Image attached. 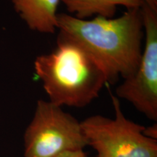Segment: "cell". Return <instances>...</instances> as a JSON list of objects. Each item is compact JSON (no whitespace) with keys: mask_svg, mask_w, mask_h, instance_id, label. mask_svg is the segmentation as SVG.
Returning <instances> with one entry per match:
<instances>
[{"mask_svg":"<svg viewBox=\"0 0 157 157\" xmlns=\"http://www.w3.org/2000/svg\"><path fill=\"white\" fill-rule=\"evenodd\" d=\"M140 7L111 18L82 20L58 13V36L83 47L105 70L109 84H115L120 76L124 79L132 75L140 62L144 39Z\"/></svg>","mask_w":157,"mask_h":157,"instance_id":"cell-1","label":"cell"},{"mask_svg":"<svg viewBox=\"0 0 157 157\" xmlns=\"http://www.w3.org/2000/svg\"><path fill=\"white\" fill-rule=\"evenodd\" d=\"M34 68L49 101L60 107L87 106L109 84L105 70L93 56L61 36L53 50L36 57Z\"/></svg>","mask_w":157,"mask_h":157,"instance_id":"cell-2","label":"cell"},{"mask_svg":"<svg viewBox=\"0 0 157 157\" xmlns=\"http://www.w3.org/2000/svg\"><path fill=\"white\" fill-rule=\"evenodd\" d=\"M114 119L93 115L81 121L97 157H157V140L143 134L145 127L127 119L117 96L111 95Z\"/></svg>","mask_w":157,"mask_h":157,"instance_id":"cell-3","label":"cell"},{"mask_svg":"<svg viewBox=\"0 0 157 157\" xmlns=\"http://www.w3.org/2000/svg\"><path fill=\"white\" fill-rule=\"evenodd\" d=\"M23 140L24 157H55L88 146L81 121L62 107L44 100L37 101Z\"/></svg>","mask_w":157,"mask_h":157,"instance_id":"cell-4","label":"cell"},{"mask_svg":"<svg viewBox=\"0 0 157 157\" xmlns=\"http://www.w3.org/2000/svg\"><path fill=\"white\" fill-rule=\"evenodd\" d=\"M144 45L135 72L116 89L118 98L126 100L151 120L157 121V12L143 3L140 7Z\"/></svg>","mask_w":157,"mask_h":157,"instance_id":"cell-5","label":"cell"},{"mask_svg":"<svg viewBox=\"0 0 157 157\" xmlns=\"http://www.w3.org/2000/svg\"><path fill=\"white\" fill-rule=\"evenodd\" d=\"M15 10L31 30L52 34L58 30L60 0H12Z\"/></svg>","mask_w":157,"mask_h":157,"instance_id":"cell-6","label":"cell"},{"mask_svg":"<svg viewBox=\"0 0 157 157\" xmlns=\"http://www.w3.org/2000/svg\"><path fill=\"white\" fill-rule=\"evenodd\" d=\"M72 16L86 20L91 17H114L119 6L126 9L140 7L141 0H60Z\"/></svg>","mask_w":157,"mask_h":157,"instance_id":"cell-7","label":"cell"},{"mask_svg":"<svg viewBox=\"0 0 157 157\" xmlns=\"http://www.w3.org/2000/svg\"><path fill=\"white\" fill-rule=\"evenodd\" d=\"M55 157H89L88 155L84 151V150L69 151L57 155Z\"/></svg>","mask_w":157,"mask_h":157,"instance_id":"cell-8","label":"cell"},{"mask_svg":"<svg viewBox=\"0 0 157 157\" xmlns=\"http://www.w3.org/2000/svg\"><path fill=\"white\" fill-rule=\"evenodd\" d=\"M143 134L146 136L150 137L151 139H154V140H157V125L156 123L154 124L146 127H145L144 129H143Z\"/></svg>","mask_w":157,"mask_h":157,"instance_id":"cell-9","label":"cell"},{"mask_svg":"<svg viewBox=\"0 0 157 157\" xmlns=\"http://www.w3.org/2000/svg\"><path fill=\"white\" fill-rule=\"evenodd\" d=\"M153 10L157 12V0H141Z\"/></svg>","mask_w":157,"mask_h":157,"instance_id":"cell-10","label":"cell"}]
</instances>
